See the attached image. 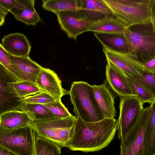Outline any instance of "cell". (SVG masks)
<instances>
[{
    "mask_svg": "<svg viewBox=\"0 0 155 155\" xmlns=\"http://www.w3.org/2000/svg\"><path fill=\"white\" fill-rule=\"evenodd\" d=\"M117 130L115 119L87 122L77 117L73 135L67 147L72 151L85 152L100 150L111 142Z\"/></svg>",
    "mask_w": 155,
    "mask_h": 155,
    "instance_id": "cell-1",
    "label": "cell"
},
{
    "mask_svg": "<svg viewBox=\"0 0 155 155\" xmlns=\"http://www.w3.org/2000/svg\"><path fill=\"white\" fill-rule=\"evenodd\" d=\"M124 34L135 61L143 66L155 57V28L150 20L126 27Z\"/></svg>",
    "mask_w": 155,
    "mask_h": 155,
    "instance_id": "cell-2",
    "label": "cell"
},
{
    "mask_svg": "<svg viewBox=\"0 0 155 155\" xmlns=\"http://www.w3.org/2000/svg\"><path fill=\"white\" fill-rule=\"evenodd\" d=\"M69 94L77 117L87 122L105 118L95 98L92 86L84 81H74Z\"/></svg>",
    "mask_w": 155,
    "mask_h": 155,
    "instance_id": "cell-3",
    "label": "cell"
},
{
    "mask_svg": "<svg viewBox=\"0 0 155 155\" xmlns=\"http://www.w3.org/2000/svg\"><path fill=\"white\" fill-rule=\"evenodd\" d=\"M77 117L72 116L64 118H54L33 121L32 125L38 136L59 146L67 147L73 135Z\"/></svg>",
    "mask_w": 155,
    "mask_h": 155,
    "instance_id": "cell-4",
    "label": "cell"
},
{
    "mask_svg": "<svg viewBox=\"0 0 155 155\" xmlns=\"http://www.w3.org/2000/svg\"><path fill=\"white\" fill-rule=\"evenodd\" d=\"M113 14L127 27L150 20L151 0H103Z\"/></svg>",
    "mask_w": 155,
    "mask_h": 155,
    "instance_id": "cell-5",
    "label": "cell"
},
{
    "mask_svg": "<svg viewBox=\"0 0 155 155\" xmlns=\"http://www.w3.org/2000/svg\"><path fill=\"white\" fill-rule=\"evenodd\" d=\"M35 133L32 125L0 131V146L18 155H35Z\"/></svg>",
    "mask_w": 155,
    "mask_h": 155,
    "instance_id": "cell-6",
    "label": "cell"
},
{
    "mask_svg": "<svg viewBox=\"0 0 155 155\" xmlns=\"http://www.w3.org/2000/svg\"><path fill=\"white\" fill-rule=\"evenodd\" d=\"M150 116L149 106L144 108L137 121L121 141L120 155H143Z\"/></svg>",
    "mask_w": 155,
    "mask_h": 155,
    "instance_id": "cell-7",
    "label": "cell"
},
{
    "mask_svg": "<svg viewBox=\"0 0 155 155\" xmlns=\"http://www.w3.org/2000/svg\"><path fill=\"white\" fill-rule=\"evenodd\" d=\"M117 121L118 137L122 141L135 125L143 109V102L137 96L120 97Z\"/></svg>",
    "mask_w": 155,
    "mask_h": 155,
    "instance_id": "cell-8",
    "label": "cell"
},
{
    "mask_svg": "<svg viewBox=\"0 0 155 155\" xmlns=\"http://www.w3.org/2000/svg\"><path fill=\"white\" fill-rule=\"evenodd\" d=\"M61 29L69 38L76 41L78 36L87 32L98 21L89 20L78 12L60 11L54 13Z\"/></svg>",
    "mask_w": 155,
    "mask_h": 155,
    "instance_id": "cell-9",
    "label": "cell"
},
{
    "mask_svg": "<svg viewBox=\"0 0 155 155\" xmlns=\"http://www.w3.org/2000/svg\"><path fill=\"white\" fill-rule=\"evenodd\" d=\"M105 75L107 82L111 89L120 97L135 96L131 87L128 75L107 60Z\"/></svg>",
    "mask_w": 155,
    "mask_h": 155,
    "instance_id": "cell-10",
    "label": "cell"
},
{
    "mask_svg": "<svg viewBox=\"0 0 155 155\" xmlns=\"http://www.w3.org/2000/svg\"><path fill=\"white\" fill-rule=\"evenodd\" d=\"M14 77L0 64V114L7 111L20 110L23 104L10 90L8 82Z\"/></svg>",
    "mask_w": 155,
    "mask_h": 155,
    "instance_id": "cell-11",
    "label": "cell"
},
{
    "mask_svg": "<svg viewBox=\"0 0 155 155\" xmlns=\"http://www.w3.org/2000/svg\"><path fill=\"white\" fill-rule=\"evenodd\" d=\"M9 56L12 66L19 80L36 84L37 79L43 67L29 57H19L10 54Z\"/></svg>",
    "mask_w": 155,
    "mask_h": 155,
    "instance_id": "cell-12",
    "label": "cell"
},
{
    "mask_svg": "<svg viewBox=\"0 0 155 155\" xmlns=\"http://www.w3.org/2000/svg\"><path fill=\"white\" fill-rule=\"evenodd\" d=\"M102 50L107 60L129 76L141 74L144 71L143 66L134 59L129 54L117 52L104 47Z\"/></svg>",
    "mask_w": 155,
    "mask_h": 155,
    "instance_id": "cell-13",
    "label": "cell"
},
{
    "mask_svg": "<svg viewBox=\"0 0 155 155\" xmlns=\"http://www.w3.org/2000/svg\"><path fill=\"white\" fill-rule=\"evenodd\" d=\"M36 84L56 100H60L69 91L62 87L61 81L53 71L43 67L36 81Z\"/></svg>",
    "mask_w": 155,
    "mask_h": 155,
    "instance_id": "cell-14",
    "label": "cell"
},
{
    "mask_svg": "<svg viewBox=\"0 0 155 155\" xmlns=\"http://www.w3.org/2000/svg\"><path fill=\"white\" fill-rule=\"evenodd\" d=\"M0 45L12 56L29 57L31 45L27 37L23 34L14 33L4 36Z\"/></svg>",
    "mask_w": 155,
    "mask_h": 155,
    "instance_id": "cell-15",
    "label": "cell"
},
{
    "mask_svg": "<svg viewBox=\"0 0 155 155\" xmlns=\"http://www.w3.org/2000/svg\"><path fill=\"white\" fill-rule=\"evenodd\" d=\"M92 86L95 98L104 118L115 119L116 111L114 97L106 83Z\"/></svg>",
    "mask_w": 155,
    "mask_h": 155,
    "instance_id": "cell-16",
    "label": "cell"
},
{
    "mask_svg": "<svg viewBox=\"0 0 155 155\" xmlns=\"http://www.w3.org/2000/svg\"><path fill=\"white\" fill-rule=\"evenodd\" d=\"M0 115V131L32 125L33 121L26 113L21 110L9 111Z\"/></svg>",
    "mask_w": 155,
    "mask_h": 155,
    "instance_id": "cell-17",
    "label": "cell"
},
{
    "mask_svg": "<svg viewBox=\"0 0 155 155\" xmlns=\"http://www.w3.org/2000/svg\"><path fill=\"white\" fill-rule=\"evenodd\" d=\"M82 10L79 12L87 19L98 21L113 15L103 0H82Z\"/></svg>",
    "mask_w": 155,
    "mask_h": 155,
    "instance_id": "cell-18",
    "label": "cell"
},
{
    "mask_svg": "<svg viewBox=\"0 0 155 155\" xmlns=\"http://www.w3.org/2000/svg\"><path fill=\"white\" fill-rule=\"evenodd\" d=\"M94 34L103 47L117 52L130 54L128 45L124 33H94Z\"/></svg>",
    "mask_w": 155,
    "mask_h": 155,
    "instance_id": "cell-19",
    "label": "cell"
},
{
    "mask_svg": "<svg viewBox=\"0 0 155 155\" xmlns=\"http://www.w3.org/2000/svg\"><path fill=\"white\" fill-rule=\"evenodd\" d=\"M127 26L114 15L107 17L96 23L87 30L94 33H123Z\"/></svg>",
    "mask_w": 155,
    "mask_h": 155,
    "instance_id": "cell-20",
    "label": "cell"
},
{
    "mask_svg": "<svg viewBox=\"0 0 155 155\" xmlns=\"http://www.w3.org/2000/svg\"><path fill=\"white\" fill-rule=\"evenodd\" d=\"M25 6L23 10L13 9L10 11L18 21L26 25L35 26L41 19L35 8V0H20Z\"/></svg>",
    "mask_w": 155,
    "mask_h": 155,
    "instance_id": "cell-21",
    "label": "cell"
},
{
    "mask_svg": "<svg viewBox=\"0 0 155 155\" xmlns=\"http://www.w3.org/2000/svg\"><path fill=\"white\" fill-rule=\"evenodd\" d=\"M8 84L12 92L20 99L44 91L36 84L26 81H18L14 77L11 78Z\"/></svg>",
    "mask_w": 155,
    "mask_h": 155,
    "instance_id": "cell-22",
    "label": "cell"
},
{
    "mask_svg": "<svg viewBox=\"0 0 155 155\" xmlns=\"http://www.w3.org/2000/svg\"><path fill=\"white\" fill-rule=\"evenodd\" d=\"M42 7L54 13L63 11L78 12L83 9L82 0H43Z\"/></svg>",
    "mask_w": 155,
    "mask_h": 155,
    "instance_id": "cell-23",
    "label": "cell"
},
{
    "mask_svg": "<svg viewBox=\"0 0 155 155\" xmlns=\"http://www.w3.org/2000/svg\"><path fill=\"white\" fill-rule=\"evenodd\" d=\"M150 116L143 155H155V99L149 106Z\"/></svg>",
    "mask_w": 155,
    "mask_h": 155,
    "instance_id": "cell-24",
    "label": "cell"
},
{
    "mask_svg": "<svg viewBox=\"0 0 155 155\" xmlns=\"http://www.w3.org/2000/svg\"><path fill=\"white\" fill-rule=\"evenodd\" d=\"M20 110L26 113L33 121L55 118L49 109L43 104L23 103Z\"/></svg>",
    "mask_w": 155,
    "mask_h": 155,
    "instance_id": "cell-25",
    "label": "cell"
},
{
    "mask_svg": "<svg viewBox=\"0 0 155 155\" xmlns=\"http://www.w3.org/2000/svg\"><path fill=\"white\" fill-rule=\"evenodd\" d=\"M62 147L56 143L41 137L35 136V155H61Z\"/></svg>",
    "mask_w": 155,
    "mask_h": 155,
    "instance_id": "cell-26",
    "label": "cell"
},
{
    "mask_svg": "<svg viewBox=\"0 0 155 155\" xmlns=\"http://www.w3.org/2000/svg\"><path fill=\"white\" fill-rule=\"evenodd\" d=\"M128 78L135 95L137 97L143 104L146 102L151 104L155 99L154 96L132 77L128 75Z\"/></svg>",
    "mask_w": 155,
    "mask_h": 155,
    "instance_id": "cell-27",
    "label": "cell"
},
{
    "mask_svg": "<svg viewBox=\"0 0 155 155\" xmlns=\"http://www.w3.org/2000/svg\"><path fill=\"white\" fill-rule=\"evenodd\" d=\"M130 76L148 90L155 97V72L144 71L141 74Z\"/></svg>",
    "mask_w": 155,
    "mask_h": 155,
    "instance_id": "cell-28",
    "label": "cell"
},
{
    "mask_svg": "<svg viewBox=\"0 0 155 155\" xmlns=\"http://www.w3.org/2000/svg\"><path fill=\"white\" fill-rule=\"evenodd\" d=\"M50 110L55 118H64L72 115L62 102L61 100L44 105Z\"/></svg>",
    "mask_w": 155,
    "mask_h": 155,
    "instance_id": "cell-29",
    "label": "cell"
},
{
    "mask_svg": "<svg viewBox=\"0 0 155 155\" xmlns=\"http://www.w3.org/2000/svg\"><path fill=\"white\" fill-rule=\"evenodd\" d=\"M56 100L50 95L41 92L21 99L23 103L36 104L45 105L53 102Z\"/></svg>",
    "mask_w": 155,
    "mask_h": 155,
    "instance_id": "cell-30",
    "label": "cell"
},
{
    "mask_svg": "<svg viewBox=\"0 0 155 155\" xmlns=\"http://www.w3.org/2000/svg\"><path fill=\"white\" fill-rule=\"evenodd\" d=\"M9 56L10 54L0 45V64L3 66L17 80L19 81L12 66Z\"/></svg>",
    "mask_w": 155,
    "mask_h": 155,
    "instance_id": "cell-31",
    "label": "cell"
},
{
    "mask_svg": "<svg viewBox=\"0 0 155 155\" xmlns=\"http://www.w3.org/2000/svg\"><path fill=\"white\" fill-rule=\"evenodd\" d=\"M0 6L8 11L13 9L23 10L25 6L20 0H0Z\"/></svg>",
    "mask_w": 155,
    "mask_h": 155,
    "instance_id": "cell-32",
    "label": "cell"
},
{
    "mask_svg": "<svg viewBox=\"0 0 155 155\" xmlns=\"http://www.w3.org/2000/svg\"><path fill=\"white\" fill-rule=\"evenodd\" d=\"M144 71L155 72V57L143 65Z\"/></svg>",
    "mask_w": 155,
    "mask_h": 155,
    "instance_id": "cell-33",
    "label": "cell"
},
{
    "mask_svg": "<svg viewBox=\"0 0 155 155\" xmlns=\"http://www.w3.org/2000/svg\"><path fill=\"white\" fill-rule=\"evenodd\" d=\"M150 19L155 28V2L151 0L150 7Z\"/></svg>",
    "mask_w": 155,
    "mask_h": 155,
    "instance_id": "cell-34",
    "label": "cell"
},
{
    "mask_svg": "<svg viewBox=\"0 0 155 155\" xmlns=\"http://www.w3.org/2000/svg\"><path fill=\"white\" fill-rule=\"evenodd\" d=\"M9 12L0 6V25H2L5 22V17Z\"/></svg>",
    "mask_w": 155,
    "mask_h": 155,
    "instance_id": "cell-35",
    "label": "cell"
},
{
    "mask_svg": "<svg viewBox=\"0 0 155 155\" xmlns=\"http://www.w3.org/2000/svg\"><path fill=\"white\" fill-rule=\"evenodd\" d=\"M0 155H18L14 152L0 146Z\"/></svg>",
    "mask_w": 155,
    "mask_h": 155,
    "instance_id": "cell-36",
    "label": "cell"
},
{
    "mask_svg": "<svg viewBox=\"0 0 155 155\" xmlns=\"http://www.w3.org/2000/svg\"><path fill=\"white\" fill-rule=\"evenodd\" d=\"M154 1H155V0H154Z\"/></svg>",
    "mask_w": 155,
    "mask_h": 155,
    "instance_id": "cell-37",
    "label": "cell"
}]
</instances>
